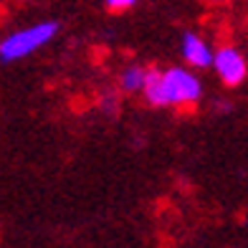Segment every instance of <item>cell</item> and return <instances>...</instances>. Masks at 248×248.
Returning a JSON list of instances; mask_svg holds the SVG:
<instances>
[{
  "label": "cell",
  "instance_id": "obj_1",
  "mask_svg": "<svg viewBox=\"0 0 248 248\" xmlns=\"http://www.w3.org/2000/svg\"><path fill=\"white\" fill-rule=\"evenodd\" d=\"M142 96L150 107L193 109L202 96V84L193 69H185V66L150 69Z\"/></svg>",
  "mask_w": 248,
  "mask_h": 248
},
{
  "label": "cell",
  "instance_id": "obj_7",
  "mask_svg": "<svg viewBox=\"0 0 248 248\" xmlns=\"http://www.w3.org/2000/svg\"><path fill=\"white\" fill-rule=\"evenodd\" d=\"M101 109H104L107 114H109V111L114 114V111H117V96L114 94H104V96H101Z\"/></svg>",
  "mask_w": 248,
  "mask_h": 248
},
{
  "label": "cell",
  "instance_id": "obj_6",
  "mask_svg": "<svg viewBox=\"0 0 248 248\" xmlns=\"http://www.w3.org/2000/svg\"><path fill=\"white\" fill-rule=\"evenodd\" d=\"M140 0H104V8L111 10V13H124V10L134 8Z\"/></svg>",
  "mask_w": 248,
  "mask_h": 248
},
{
  "label": "cell",
  "instance_id": "obj_3",
  "mask_svg": "<svg viewBox=\"0 0 248 248\" xmlns=\"http://www.w3.org/2000/svg\"><path fill=\"white\" fill-rule=\"evenodd\" d=\"M213 69H216L218 78L225 86H241L248 76V63L246 56L233 48V46H220L216 51V61H213Z\"/></svg>",
  "mask_w": 248,
  "mask_h": 248
},
{
  "label": "cell",
  "instance_id": "obj_2",
  "mask_svg": "<svg viewBox=\"0 0 248 248\" xmlns=\"http://www.w3.org/2000/svg\"><path fill=\"white\" fill-rule=\"evenodd\" d=\"M59 23L56 20H41V23H33L28 28L13 31L0 41V61L3 63H13L18 59H26V56L41 51L43 46L59 36Z\"/></svg>",
  "mask_w": 248,
  "mask_h": 248
},
{
  "label": "cell",
  "instance_id": "obj_5",
  "mask_svg": "<svg viewBox=\"0 0 248 248\" xmlns=\"http://www.w3.org/2000/svg\"><path fill=\"white\" fill-rule=\"evenodd\" d=\"M147 74H150V69H144V66H140V63H129L127 69L119 74V89L122 92H129V94L144 92Z\"/></svg>",
  "mask_w": 248,
  "mask_h": 248
},
{
  "label": "cell",
  "instance_id": "obj_4",
  "mask_svg": "<svg viewBox=\"0 0 248 248\" xmlns=\"http://www.w3.org/2000/svg\"><path fill=\"white\" fill-rule=\"evenodd\" d=\"M180 53H183V61L190 69H210L213 61H216V51L198 33H185L183 43H180Z\"/></svg>",
  "mask_w": 248,
  "mask_h": 248
}]
</instances>
